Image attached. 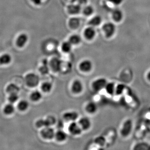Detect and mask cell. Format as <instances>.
I'll return each mask as SVG.
<instances>
[{"label":"cell","instance_id":"25","mask_svg":"<svg viewBox=\"0 0 150 150\" xmlns=\"http://www.w3.org/2000/svg\"><path fill=\"white\" fill-rule=\"evenodd\" d=\"M55 137L57 141L63 142L67 139V135L64 131L59 130L55 133Z\"/></svg>","mask_w":150,"mask_h":150},{"label":"cell","instance_id":"27","mask_svg":"<svg viewBox=\"0 0 150 150\" xmlns=\"http://www.w3.org/2000/svg\"><path fill=\"white\" fill-rule=\"evenodd\" d=\"M96 144L100 147H103L107 144V141L104 136H100L97 137L95 140Z\"/></svg>","mask_w":150,"mask_h":150},{"label":"cell","instance_id":"11","mask_svg":"<svg viewBox=\"0 0 150 150\" xmlns=\"http://www.w3.org/2000/svg\"><path fill=\"white\" fill-rule=\"evenodd\" d=\"M108 137H105L107 144L111 145L114 144L117 137V131L115 129H110L108 132Z\"/></svg>","mask_w":150,"mask_h":150},{"label":"cell","instance_id":"24","mask_svg":"<svg viewBox=\"0 0 150 150\" xmlns=\"http://www.w3.org/2000/svg\"><path fill=\"white\" fill-rule=\"evenodd\" d=\"M12 58L10 55L8 54H3L0 56V64H8L11 62Z\"/></svg>","mask_w":150,"mask_h":150},{"label":"cell","instance_id":"12","mask_svg":"<svg viewBox=\"0 0 150 150\" xmlns=\"http://www.w3.org/2000/svg\"><path fill=\"white\" fill-rule=\"evenodd\" d=\"M92 68V63L89 60H84L80 64V69L84 72L90 71Z\"/></svg>","mask_w":150,"mask_h":150},{"label":"cell","instance_id":"28","mask_svg":"<svg viewBox=\"0 0 150 150\" xmlns=\"http://www.w3.org/2000/svg\"><path fill=\"white\" fill-rule=\"evenodd\" d=\"M69 41L73 45H76L81 43V38L79 35L74 34L70 36Z\"/></svg>","mask_w":150,"mask_h":150},{"label":"cell","instance_id":"26","mask_svg":"<svg viewBox=\"0 0 150 150\" xmlns=\"http://www.w3.org/2000/svg\"><path fill=\"white\" fill-rule=\"evenodd\" d=\"M20 89L16 85L11 83L7 87L6 91L9 94L12 93H18Z\"/></svg>","mask_w":150,"mask_h":150},{"label":"cell","instance_id":"10","mask_svg":"<svg viewBox=\"0 0 150 150\" xmlns=\"http://www.w3.org/2000/svg\"><path fill=\"white\" fill-rule=\"evenodd\" d=\"M28 40V35L25 33H22L17 38L16 45L19 48H22L26 45Z\"/></svg>","mask_w":150,"mask_h":150},{"label":"cell","instance_id":"39","mask_svg":"<svg viewBox=\"0 0 150 150\" xmlns=\"http://www.w3.org/2000/svg\"><path fill=\"white\" fill-rule=\"evenodd\" d=\"M144 78L145 80L147 82L150 84V69L148 70L145 73Z\"/></svg>","mask_w":150,"mask_h":150},{"label":"cell","instance_id":"5","mask_svg":"<svg viewBox=\"0 0 150 150\" xmlns=\"http://www.w3.org/2000/svg\"><path fill=\"white\" fill-rule=\"evenodd\" d=\"M103 29L107 37H112L115 33L116 28L115 25L112 23L108 22L105 23L103 27Z\"/></svg>","mask_w":150,"mask_h":150},{"label":"cell","instance_id":"29","mask_svg":"<svg viewBox=\"0 0 150 150\" xmlns=\"http://www.w3.org/2000/svg\"><path fill=\"white\" fill-rule=\"evenodd\" d=\"M42 94L38 91H35L33 92L30 96V98L32 101H39L42 98Z\"/></svg>","mask_w":150,"mask_h":150},{"label":"cell","instance_id":"30","mask_svg":"<svg viewBox=\"0 0 150 150\" xmlns=\"http://www.w3.org/2000/svg\"><path fill=\"white\" fill-rule=\"evenodd\" d=\"M72 44L69 41H66L62 43V51L64 53H69L72 48Z\"/></svg>","mask_w":150,"mask_h":150},{"label":"cell","instance_id":"9","mask_svg":"<svg viewBox=\"0 0 150 150\" xmlns=\"http://www.w3.org/2000/svg\"><path fill=\"white\" fill-rule=\"evenodd\" d=\"M139 142L135 143L132 146L131 149L134 150H150V144L147 142H142L139 140Z\"/></svg>","mask_w":150,"mask_h":150},{"label":"cell","instance_id":"15","mask_svg":"<svg viewBox=\"0 0 150 150\" xmlns=\"http://www.w3.org/2000/svg\"><path fill=\"white\" fill-rule=\"evenodd\" d=\"M116 84L114 83L108 82L104 89L106 93L111 96H114L115 94Z\"/></svg>","mask_w":150,"mask_h":150},{"label":"cell","instance_id":"1","mask_svg":"<svg viewBox=\"0 0 150 150\" xmlns=\"http://www.w3.org/2000/svg\"><path fill=\"white\" fill-rule=\"evenodd\" d=\"M134 123L130 118H126L123 120L120 125L119 134L123 138H127L134 131Z\"/></svg>","mask_w":150,"mask_h":150},{"label":"cell","instance_id":"18","mask_svg":"<svg viewBox=\"0 0 150 150\" xmlns=\"http://www.w3.org/2000/svg\"><path fill=\"white\" fill-rule=\"evenodd\" d=\"M79 124L83 130H86L89 129L91 126L90 120L87 117H83L80 119Z\"/></svg>","mask_w":150,"mask_h":150},{"label":"cell","instance_id":"20","mask_svg":"<svg viewBox=\"0 0 150 150\" xmlns=\"http://www.w3.org/2000/svg\"><path fill=\"white\" fill-rule=\"evenodd\" d=\"M86 110L87 112L93 114L95 113L98 110V106L96 103L94 102L88 103L86 106Z\"/></svg>","mask_w":150,"mask_h":150},{"label":"cell","instance_id":"34","mask_svg":"<svg viewBox=\"0 0 150 150\" xmlns=\"http://www.w3.org/2000/svg\"><path fill=\"white\" fill-rule=\"evenodd\" d=\"M94 12V8L92 6H88L85 7L83 9V13L86 16L91 15Z\"/></svg>","mask_w":150,"mask_h":150},{"label":"cell","instance_id":"4","mask_svg":"<svg viewBox=\"0 0 150 150\" xmlns=\"http://www.w3.org/2000/svg\"><path fill=\"white\" fill-rule=\"evenodd\" d=\"M25 81L30 87H35L39 84V77L35 74L30 73L25 76Z\"/></svg>","mask_w":150,"mask_h":150},{"label":"cell","instance_id":"13","mask_svg":"<svg viewBox=\"0 0 150 150\" xmlns=\"http://www.w3.org/2000/svg\"><path fill=\"white\" fill-rule=\"evenodd\" d=\"M84 35L88 40H92L96 35V31L93 27L91 26L85 30Z\"/></svg>","mask_w":150,"mask_h":150},{"label":"cell","instance_id":"41","mask_svg":"<svg viewBox=\"0 0 150 150\" xmlns=\"http://www.w3.org/2000/svg\"><path fill=\"white\" fill-rule=\"evenodd\" d=\"M79 4L80 5H84L87 3V0H78Z\"/></svg>","mask_w":150,"mask_h":150},{"label":"cell","instance_id":"31","mask_svg":"<svg viewBox=\"0 0 150 150\" xmlns=\"http://www.w3.org/2000/svg\"><path fill=\"white\" fill-rule=\"evenodd\" d=\"M4 112L6 114L10 115L12 114L15 111V108L12 103L6 105L4 108Z\"/></svg>","mask_w":150,"mask_h":150},{"label":"cell","instance_id":"6","mask_svg":"<svg viewBox=\"0 0 150 150\" xmlns=\"http://www.w3.org/2000/svg\"><path fill=\"white\" fill-rule=\"evenodd\" d=\"M40 133L41 136L44 139H51L55 137L56 132L54 131V129H52L50 126H48L44 127Z\"/></svg>","mask_w":150,"mask_h":150},{"label":"cell","instance_id":"32","mask_svg":"<svg viewBox=\"0 0 150 150\" xmlns=\"http://www.w3.org/2000/svg\"><path fill=\"white\" fill-rule=\"evenodd\" d=\"M28 107H29V103L25 100H21L18 105V109L21 111H25L27 110Z\"/></svg>","mask_w":150,"mask_h":150},{"label":"cell","instance_id":"14","mask_svg":"<svg viewBox=\"0 0 150 150\" xmlns=\"http://www.w3.org/2000/svg\"><path fill=\"white\" fill-rule=\"evenodd\" d=\"M133 75L130 70H124L120 75V79L123 82H129L131 81Z\"/></svg>","mask_w":150,"mask_h":150},{"label":"cell","instance_id":"21","mask_svg":"<svg viewBox=\"0 0 150 150\" xmlns=\"http://www.w3.org/2000/svg\"><path fill=\"white\" fill-rule=\"evenodd\" d=\"M112 17L115 21H121L123 18V13L122 11L118 9L114 10L112 13Z\"/></svg>","mask_w":150,"mask_h":150},{"label":"cell","instance_id":"37","mask_svg":"<svg viewBox=\"0 0 150 150\" xmlns=\"http://www.w3.org/2000/svg\"><path fill=\"white\" fill-rule=\"evenodd\" d=\"M49 67H48V64H43V66L40 67L39 69V71L42 74H46L49 72Z\"/></svg>","mask_w":150,"mask_h":150},{"label":"cell","instance_id":"17","mask_svg":"<svg viewBox=\"0 0 150 150\" xmlns=\"http://www.w3.org/2000/svg\"><path fill=\"white\" fill-rule=\"evenodd\" d=\"M79 114L75 111H69L65 112L63 115V118L67 121H74L77 119Z\"/></svg>","mask_w":150,"mask_h":150},{"label":"cell","instance_id":"22","mask_svg":"<svg viewBox=\"0 0 150 150\" xmlns=\"http://www.w3.org/2000/svg\"><path fill=\"white\" fill-rule=\"evenodd\" d=\"M102 21V19L101 17L99 16H96L93 17L88 22V24L91 26L95 27V26H98L100 25Z\"/></svg>","mask_w":150,"mask_h":150},{"label":"cell","instance_id":"36","mask_svg":"<svg viewBox=\"0 0 150 150\" xmlns=\"http://www.w3.org/2000/svg\"><path fill=\"white\" fill-rule=\"evenodd\" d=\"M19 98V96L18 93H12L10 94L8 97V100L9 102L11 103L16 102Z\"/></svg>","mask_w":150,"mask_h":150},{"label":"cell","instance_id":"35","mask_svg":"<svg viewBox=\"0 0 150 150\" xmlns=\"http://www.w3.org/2000/svg\"><path fill=\"white\" fill-rule=\"evenodd\" d=\"M36 126L38 128H42V127H48V123L46 121V119H39L36 121Z\"/></svg>","mask_w":150,"mask_h":150},{"label":"cell","instance_id":"40","mask_svg":"<svg viewBox=\"0 0 150 150\" xmlns=\"http://www.w3.org/2000/svg\"><path fill=\"white\" fill-rule=\"evenodd\" d=\"M33 3L36 6H39L42 4V0H31Z\"/></svg>","mask_w":150,"mask_h":150},{"label":"cell","instance_id":"7","mask_svg":"<svg viewBox=\"0 0 150 150\" xmlns=\"http://www.w3.org/2000/svg\"><path fill=\"white\" fill-rule=\"evenodd\" d=\"M69 131L73 135H79L81 134L82 129L81 128L79 123L73 121L69 126Z\"/></svg>","mask_w":150,"mask_h":150},{"label":"cell","instance_id":"42","mask_svg":"<svg viewBox=\"0 0 150 150\" xmlns=\"http://www.w3.org/2000/svg\"><path fill=\"white\" fill-rule=\"evenodd\" d=\"M145 123L147 128L148 132H150V121H146Z\"/></svg>","mask_w":150,"mask_h":150},{"label":"cell","instance_id":"23","mask_svg":"<svg viewBox=\"0 0 150 150\" xmlns=\"http://www.w3.org/2000/svg\"><path fill=\"white\" fill-rule=\"evenodd\" d=\"M69 24L70 27L72 29H76L80 25V20L77 18H72L69 21Z\"/></svg>","mask_w":150,"mask_h":150},{"label":"cell","instance_id":"8","mask_svg":"<svg viewBox=\"0 0 150 150\" xmlns=\"http://www.w3.org/2000/svg\"><path fill=\"white\" fill-rule=\"evenodd\" d=\"M62 61L58 58H54L49 63L51 69L56 72L60 71L62 67Z\"/></svg>","mask_w":150,"mask_h":150},{"label":"cell","instance_id":"3","mask_svg":"<svg viewBox=\"0 0 150 150\" xmlns=\"http://www.w3.org/2000/svg\"><path fill=\"white\" fill-rule=\"evenodd\" d=\"M108 82L105 78H98L93 81L92 84V87L95 91L99 92L104 89Z\"/></svg>","mask_w":150,"mask_h":150},{"label":"cell","instance_id":"19","mask_svg":"<svg viewBox=\"0 0 150 150\" xmlns=\"http://www.w3.org/2000/svg\"><path fill=\"white\" fill-rule=\"evenodd\" d=\"M81 10V7L79 4L70 5L68 7V12L71 14H77L80 12Z\"/></svg>","mask_w":150,"mask_h":150},{"label":"cell","instance_id":"38","mask_svg":"<svg viewBox=\"0 0 150 150\" xmlns=\"http://www.w3.org/2000/svg\"><path fill=\"white\" fill-rule=\"evenodd\" d=\"M46 121L48 123V126H51L56 123V118L53 116H49L46 118Z\"/></svg>","mask_w":150,"mask_h":150},{"label":"cell","instance_id":"2","mask_svg":"<svg viewBox=\"0 0 150 150\" xmlns=\"http://www.w3.org/2000/svg\"><path fill=\"white\" fill-rule=\"evenodd\" d=\"M134 130V137L139 141L143 139L148 132L145 122L144 123H140Z\"/></svg>","mask_w":150,"mask_h":150},{"label":"cell","instance_id":"16","mask_svg":"<svg viewBox=\"0 0 150 150\" xmlns=\"http://www.w3.org/2000/svg\"><path fill=\"white\" fill-rule=\"evenodd\" d=\"M72 91L75 93H79L83 89V86L80 81L76 80L73 83L71 86Z\"/></svg>","mask_w":150,"mask_h":150},{"label":"cell","instance_id":"33","mask_svg":"<svg viewBox=\"0 0 150 150\" xmlns=\"http://www.w3.org/2000/svg\"><path fill=\"white\" fill-rule=\"evenodd\" d=\"M52 87L53 86L51 83L46 82L42 84L41 88L42 90L44 92L48 93L51 91Z\"/></svg>","mask_w":150,"mask_h":150}]
</instances>
